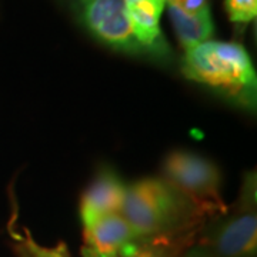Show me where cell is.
I'll return each mask as SVG.
<instances>
[{"instance_id": "obj_3", "label": "cell", "mask_w": 257, "mask_h": 257, "mask_svg": "<svg viewBox=\"0 0 257 257\" xmlns=\"http://www.w3.org/2000/svg\"><path fill=\"white\" fill-rule=\"evenodd\" d=\"M199 243L213 257H256L257 254V180L256 172L243 176L236 203L203 226Z\"/></svg>"}, {"instance_id": "obj_12", "label": "cell", "mask_w": 257, "mask_h": 257, "mask_svg": "<svg viewBox=\"0 0 257 257\" xmlns=\"http://www.w3.org/2000/svg\"><path fill=\"white\" fill-rule=\"evenodd\" d=\"M226 12L230 22L246 25L257 15V0H226Z\"/></svg>"}, {"instance_id": "obj_9", "label": "cell", "mask_w": 257, "mask_h": 257, "mask_svg": "<svg viewBox=\"0 0 257 257\" xmlns=\"http://www.w3.org/2000/svg\"><path fill=\"white\" fill-rule=\"evenodd\" d=\"M169 16L173 22L177 39L186 50L210 40L214 33L209 5L203 6L196 13H186L173 5H169Z\"/></svg>"}, {"instance_id": "obj_5", "label": "cell", "mask_w": 257, "mask_h": 257, "mask_svg": "<svg viewBox=\"0 0 257 257\" xmlns=\"http://www.w3.org/2000/svg\"><path fill=\"white\" fill-rule=\"evenodd\" d=\"M84 28L103 45L127 55L150 56L133 33L126 0H70Z\"/></svg>"}, {"instance_id": "obj_8", "label": "cell", "mask_w": 257, "mask_h": 257, "mask_svg": "<svg viewBox=\"0 0 257 257\" xmlns=\"http://www.w3.org/2000/svg\"><path fill=\"white\" fill-rule=\"evenodd\" d=\"M126 5L130 25L139 43L146 47L152 57L159 60L170 59V49L159 26L166 0H136Z\"/></svg>"}, {"instance_id": "obj_6", "label": "cell", "mask_w": 257, "mask_h": 257, "mask_svg": "<svg viewBox=\"0 0 257 257\" xmlns=\"http://www.w3.org/2000/svg\"><path fill=\"white\" fill-rule=\"evenodd\" d=\"M84 246L100 256L135 253L147 240L139 237L121 213L104 216L83 227Z\"/></svg>"}, {"instance_id": "obj_7", "label": "cell", "mask_w": 257, "mask_h": 257, "mask_svg": "<svg viewBox=\"0 0 257 257\" xmlns=\"http://www.w3.org/2000/svg\"><path fill=\"white\" fill-rule=\"evenodd\" d=\"M126 184L109 167H103L80 199V217L83 227L104 216L120 213L124 202Z\"/></svg>"}, {"instance_id": "obj_16", "label": "cell", "mask_w": 257, "mask_h": 257, "mask_svg": "<svg viewBox=\"0 0 257 257\" xmlns=\"http://www.w3.org/2000/svg\"><path fill=\"white\" fill-rule=\"evenodd\" d=\"M16 241H18V240H16ZM16 250H18L19 257H33L30 253H29L28 250H26V247L20 243V241H18V247H16Z\"/></svg>"}, {"instance_id": "obj_13", "label": "cell", "mask_w": 257, "mask_h": 257, "mask_svg": "<svg viewBox=\"0 0 257 257\" xmlns=\"http://www.w3.org/2000/svg\"><path fill=\"white\" fill-rule=\"evenodd\" d=\"M167 237H172V236H167ZM163 239H166V237H156V239L147 240L146 243H145L142 247L139 248L138 251H135V253H128V254H117V256H100V254L94 253V251L90 250L89 247L83 246L82 256L83 257H152L153 256V253H155V250H156V247L159 246V243H160Z\"/></svg>"}, {"instance_id": "obj_15", "label": "cell", "mask_w": 257, "mask_h": 257, "mask_svg": "<svg viewBox=\"0 0 257 257\" xmlns=\"http://www.w3.org/2000/svg\"><path fill=\"white\" fill-rule=\"evenodd\" d=\"M180 257H213V254L209 251V248L203 246L202 243H197V244L189 246Z\"/></svg>"}, {"instance_id": "obj_2", "label": "cell", "mask_w": 257, "mask_h": 257, "mask_svg": "<svg viewBox=\"0 0 257 257\" xmlns=\"http://www.w3.org/2000/svg\"><path fill=\"white\" fill-rule=\"evenodd\" d=\"M182 73L247 110L256 109V70L246 49L239 43L207 40L187 49Z\"/></svg>"}, {"instance_id": "obj_17", "label": "cell", "mask_w": 257, "mask_h": 257, "mask_svg": "<svg viewBox=\"0 0 257 257\" xmlns=\"http://www.w3.org/2000/svg\"><path fill=\"white\" fill-rule=\"evenodd\" d=\"M132 2H136V0H126V3H132Z\"/></svg>"}, {"instance_id": "obj_10", "label": "cell", "mask_w": 257, "mask_h": 257, "mask_svg": "<svg viewBox=\"0 0 257 257\" xmlns=\"http://www.w3.org/2000/svg\"><path fill=\"white\" fill-rule=\"evenodd\" d=\"M13 236H15V239L20 241L26 247V250L33 257H72L66 243H63V241L57 243L53 247L42 246L33 239V236L30 234V231L28 229H23L22 233H15L13 231Z\"/></svg>"}, {"instance_id": "obj_1", "label": "cell", "mask_w": 257, "mask_h": 257, "mask_svg": "<svg viewBox=\"0 0 257 257\" xmlns=\"http://www.w3.org/2000/svg\"><path fill=\"white\" fill-rule=\"evenodd\" d=\"M121 216L142 239L202 230L206 216L163 177H145L126 187Z\"/></svg>"}, {"instance_id": "obj_11", "label": "cell", "mask_w": 257, "mask_h": 257, "mask_svg": "<svg viewBox=\"0 0 257 257\" xmlns=\"http://www.w3.org/2000/svg\"><path fill=\"white\" fill-rule=\"evenodd\" d=\"M200 230L184 233L180 236H172L163 239L155 250L152 257H176L179 256L182 251H184L189 246H192V240L197 236Z\"/></svg>"}, {"instance_id": "obj_4", "label": "cell", "mask_w": 257, "mask_h": 257, "mask_svg": "<svg viewBox=\"0 0 257 257\" xmlns=\"http://www.w3.org/2000/svg\"><path fill=\"white\" fill-rule=\"evenodd\" d=\"M166 182L190 200L207 220L226 213L229 206L221 197V175L211 160L187 150H175L163 162Z\"/></svg>"}, {"instance_id": "obj_14", "label": "cell", "mask_w": 257, "mask_h": 257, "mask_svg": "<svg viewBox=\"0 0 257 257\" xmlns=\"http://www.w3.org/2000/svg\"><path fill=\"white\" fill-rule=\"evenodd\" d=\"M167 5H173L186 13H196L200 10L203 6L207 5L206 0H166Z\"/></svg>"}]
</instances>
